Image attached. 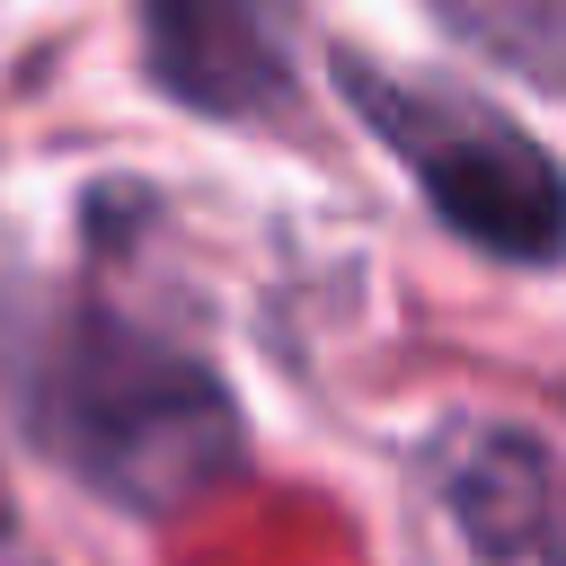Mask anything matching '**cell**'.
<instances>
[{"mask_svg": "<svg viewBox=\"0 0 566 566\" xmlns=\"http://www.w3.org/2000/svg\"><path fill=\"white\" fill-rule=\"evenodd\" d=\"M27 424L71 478L133 513H177L239 469L230 389L124 318H71L44 345L27 371Z\"/></svg>", "mask_w": 566, "mask_h": 566, "instance_id": "obj_1", "label": "cell"}, {"mask_svg": "<svg viewBox=\"0 0 566 566\" xmlns=\"http://www.w3.org/2000/svg\"><path fill=\"white\" fill-rule=\"evenodd\" d=\"M442 504L486 566H566V460L522 424H469L442 451Z\"/></svg>", "mask_w": 566, "mask_h": 566, "instance_id": "obj_3", "label": "cell"}, {"mask_svg": "<svg viewBox=\"0 0 566 566\" xmlns=\"http://www.w3.org/2000/svg\"><path fill=\"white\" fill-rule=\"evenodd\" d=\"M0 531H9V486H0Z\"/></svg>", "mask_w": 566, "mask_h": 566, "instance_id": "obj_5", "label": "cell"}, {"mask_svg": "<svg viewBox=\"0 0 566 566\" xmlns=\"http://www.w3.org/2000/svg\"><path fill=\"white\" fill-rule=\"evenodd\" d=\"M345 88L371 115V133L416 168V186L433 195V212L460 239H478L486 256H522V265L566 248V177H557V159L522 124H504L478 97L371 80L363 62L345 71Z\"/></svg>", "mask_w": 566, "mask_h": 566, "instance_id": "obj_2", "label": "cell"}, {"mask_svg": "<svg viewBox=\"0 0 566 566\" xmlns=\"http://www.w3.org/2000/svg\"><path fill=\"white\" fill-rule=\"evenodd\" d=\"M142 44L159 88L195 115H265L292 88V53L265 0H142Z\"/></svg>", "mask_w": 566, "mask_h": 566, "instance_id": "obj_4", "label": "cell"}]
</instances>
